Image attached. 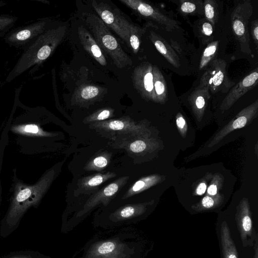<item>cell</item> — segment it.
Listing matches in <instances>:
<instances>
[{"mask_svg":"<svg viewBox=\"0 0 258 258\" xmlns=\"http://www.w3.org/2000/svg\"><path fill=\"white\" fill-rule=\"evenodd\" d=\"M148 251L137 229L123 226L100 231L73 258H144Z\"/></svg>","mask_w":258,"mask_h":258,"instance_id":"obj_1","label":"cell"},{"mask_svg":"<svg viewBox=\"0 0 258 258\" xmlns=\"http://www.w3.org/2000/svg\"><path fill=\"white\" fill-rule=\"evenodd\" d=\"M64 160L49 169L33 184L16 180L13 185V194L8 211L4 218L3 226L6 230L16 228L27 211L39 204L52 182L60 172Z\"/></svg>","mask_w":258,"mask_h":258,"instance_id":"obj_2","label":"cell"},{"mask_svg":"<svg viewBox=\"0 0 258 258\" xmlns=\"http://www.w3.org/2000/svg\"><path fill=\"white\" fill-rule=\"evenodd\" d=\"M67 29L66 25L48 26L42 34L25 45L17 62L8 74L6 82L13 81L27 71H29L30 74L37 71L62 42Z\"/></svg>","mask_w":258,"mask_h":258,"instance_id":"obj_3","label":"cell"},{"mask_svg":"<svg viewBox=\"0 0 258 258\" xmlns=\"http://www.w3.org/2000/svg\"><path fill=\"white\" fill-rule=\"evenodd\" d=\"M81 18L100 48L107 53L118 68L122 69L132 64V60L128 55L122 49L110 29L98 16L85 13L82 14Z\"/></svg>","mask_w":258,"mask_h":258,"instance_id":"obj_4","label":"cell"},{"mask_svg":"<svg viewBox=\"0 0 258 258\" xmlns=\"http://www.w3.org/2000/svg\"><path fill=\"white\" fill-rule=\"evenodd\" d=\"M154 200L129 203L112 210L102 211L94 217L93 226L99 230H107L126 226L143 219Z\"/></svg>","mask_w":258,"mask_h":258,"instance_id":"obj_5","label":"cell"},{"mask_svg":"<svg viewBox=\"0 0 258 258\" xmlns=\"http://www.w3.org/2000/svg\"><path fill=\"white\" fill-rule=\"evenodd\" d=\"M233 224H228L231 236L241 250L251 247L257 239V224H254L248 200L241 199L236 207Z\"/></svg>","mask_w":258,"mask_h":258,"instance_id":"obj_6","label":"cell"},{"mask_svg":"<svg viewBox=\"0 0 258 258\" xmlns=\"http://www.w3.org/2000/svg\"><path fill=\"white\" fill-rule=\"evenodd\" d=\"M89 126L103 135H113L111 139L120 135L149 138L152 134L151 130L144 121L136 122L128 116L92 123Z\"/></svg>","mask_w":258,"mask_h":258,"instance_id":"obj_7","label":"cell"},{"mask_svg":"<svg viewBox=\"0 0 258 258\" xmlns=\"http://www.w3.org/2000/svg\"><path fill=\"white\" fill-rule=\"evenodd\" d=\"M252 12L251 3L246 0L238 4L231 15V26L234 36L240 43L241 51L247 54H251L248 23Z\"/></svg>","mask_w":258,"mask_h":258,"instance_id":"obj_8","label":"cell"},{"mask_svg":"<svg viewBox=\"0 0 258 258\" xmlns=\"http://www.w3.org/2000/svg\"><path fill=\"white\" fill-rule=\"evenodd\" d=\"M200 85L207 87L212 93L226 92L235 83L228 77L226 62L221 58L213 60L200 79Z\"/></svg>","mask_w":258,"mask_h":258,"instance_id":"obj_9","label":"cell"},{"mask_svg":"<svg viewBox=\"0 0 258 258\" xmlns=\"http://www.w3.org/2000/svg\"><path fill=\"white\" fill-rule=\"evenodd\" d=\"M50 22L49 19L44 18L32 23L13 28L4 37V40L11 47L22 49L45 31Z\"/></svg>","mask_w":258,"mask_h":258,"instance_id":"obj_10","label":"cell"},{"mask_svg":"<svg viewBox=\"0 0 258 258\" xmlns=\"http://www.w3.org/2000/svg\"><path fill=\"white\" fill-rule=\"evenodd\" d=\"M113 148L124 149L129 154L143 155L155 151L160 147L156 139L145 138L131 135H117L111 139Z\"/></svg>","mask_w":258,"mask_h":258,"instance_id":"obj_11","label":"cell"},{"mask_svg":"<svg viewBox=\"0 0 258 258\" xmlns=\"http://www.w3.org/2000/svg\"><path fill=\"white\" fill-rule=\"evenodd\" d=\"M136 14L154 21L167 31H172L178 27L176 21L169 18L157 8L141 0H120Z\"/></svg>","mask_w":258,"mask_h":258,"instance_id":"obj_12","label":"cell"},{"mask_svg":"<svg viewBox=\"0 0 258 258\" xmlns=\"http://www.w3.org/2000/svg\"><path fill=\"white\" fill-rule=\"evenodd\" d=\"M133 81L135 88L143 98L157 103L151 63L144 62L137 66L133 71Z\"/></svg>","mask_w":258,"mask_h":258,"instance_id":"obj_13","label":"cell"},{"mask_svg":"<svg viewBox=\"0 0 258 258\" xmlns=\"http://www.w3.org/2000/svg\"><path fill=\"white\" fill-rule=\"evenodd\" d=\"M258 100L242 109L230 121L218 132L209 142L208 147L218 144L224 137L235 130L242 128L257 116Z\"/></svg>","mask_w":258,"mask_h":258,"instance_id":"obj_14","label":"cell"},{"mask_svg":"<svg viewBox=\"0 0 258 258\" xmlns=\"http://www.w3.org/2000/svg\"><path fill=\"white\" fill-rule=\"evenodd\" d=\"M258 84V69L256 68L233 86L223 100L220 110L229 109L240 97L253 89Z\"/></svg>","mask_w":258,"mask_h":258,"instance_id":"obj_15","label":"cell"},{"mask_svg":"<svg viewBox=\"0 0 258 258\" xmlns=\"http://www.w3.org/2000/svg\"><path fill=\"white\" fill-rule=\"evenodd\" d=\"M92 6L104 23L127 44L126 38L120 24V14L103 2L93 1Z\"/></svg>","mask_w":258,"mask_h":258,"instance_id":"obj_16","label":"cell"},{"mask_svg":"<svg viewBox=\"0 0 258 258\" xmlns=\"http://www.w3.org/2000/svg\"><path fill=\"white\" fill-rule=\"evenodd\" d=\"M116 176V174L115 172L107 171L81 178L78 179L75 194L91 196L98 190V187L101 184Z\"/></svg>","mask_w":258,"mask_h":258,"instance_id":"obj_17","label":"cell"},{"mask_svg":"<svg viewBox=\"0 0 258 258\" xmlns=\"http://www.w3.org/2000/svg\"><path fill=\"white\" fill-rule=\"evenodd\" d=\"M217 234L221 258H241L232 238L227 221L223 220L217 224Z\"/></svg>","mask_w":258,"mask_h":258,"instance_id":"obj_18","label":"cell"},{"mask_svg":"<svg viewBox=\"0 0 258 258\" xmlns=\"http://www.w3.org/2000/svg\"><path fill=\"white\" fill-rule=\"evenodd\" d=\"M210 98V94L209 89L200 84L189 96L188 100L190 106L198 121H200L202 120Z\"/></svg>","mask_w":258,"mask_h":258,"instance_id":"obj_19","label":"cell"},{"mask_svg":"<svg viewBox=\"0 0 258 258\" xmlns=\"http://www.w3.org/2000/svg\"><path fill=\"white\" fill-rule=\"evenodd\" d=\"M80 41L85 50L100 64L105 66L107 61L104 55L93 35L84 26L78 28Z\"/></svg>","mask_w":258,"mask_h":258,"instance_id":"obj_20","label":"cell"},{"mask_svg":"<svg viewBox=\"0 0 258 258\" xmlns=\"http://www.w3.org/2000/svg\"><path fill=\"white\" fill-rule=\"evenodd\" d=\"M103 93V88L96 85L84 84L74 92L72 103L80 106H87L96 101Z\"/></svg>","mask_w":258,"mask_h":258,"instance_id":"obj_21","label":"cell"},{"mask_svg":"<svg viewBox=\"0 0 258 258\" xmlns=\"http://www.w3.org/2000/svg\"><path fill=\"white\" fill-rule=\"evenodd\" d=\"M120 23L126 38L127 45L134 53H137L140 49L141 37L145 32V29L131 23L121 15H120Z\"/></svg>","mask_w":258,"mask_h":258,"instance_id":"obj_22","label":"cell"},{"mask_svg":"<svg viewBox=\"0 0 258 258\" xmlns=\"http://www.w3.org/2000/svg\"><path fill=\"white\" fill-rule=\"evenodd\" d=\"M149 38L156 49L171 64L177 69L179 68L180 64L179 57L166 40L153 31L150 33Z\"/></svg>","mask_w":258,"mask_h":258,"instance_id":"obj_23","label":"cell"},{"mask_svg":"<svg viewBox=\"0 0 258 258\" xmlns=\"http://www.w3.org/2000/svg\"><path fill=\"white\" fill-rule=\"evenodd\" d=\"M163 180L162 176L154 174L143 177L134 182L121 198L125 200L158 184Z\"/></svg>","mask_w":258,"mask_h":258,"instance_id":"obj_24","label":"cell"},{"mask_svg":"<svg viewBox=\"0 0 258 258\" xmlns=\"http://www.w3.org/2000/svg\"><path fill=\"white\" fill-rule=\"evenodd\" d=\"M153 86L157 103L164 104L167 100L168 90L165 79L159 68L153 66Z\"/></svg>","mask_w":258,"mask_h":258,"instance_id":"obj_25","label":"cell"},{"mask_svg":"<svg viewBox=\"0 0 258 258\" xmlns=\"http://www.w3.org/2000/svg\"><path fill=\"white\" fill-rule=\"evenodd\" d=\"M12 131L17 134L29 137H51L56 135L42 130L35 123H25L13 125Z\"/></svg>","mask_w":258,"mask_h":258,"instance_id":"obj_26","label":"cell"},{"mask_svg":"<svg viewBox=\"0 0 258 258\" xmlns=\"http://www.w3.org/2000/svg\"><path fill=\"white\" fill-rule=\"evenodd\" d=\"M112 154L107 151L98 152L86 164L84 169L87 171H100L110 163Z\"/></svg>","mask_w":258,"mask_h":258,"instance_id":"obj_27","label":"cell"},{"mask_svg":"<svg viewBox=\"0 0 258 258\" xmlns=\"http://www.w3.org/2000/svg\"><path fill=\"white\" fill-rule=\"evenodd\" d=\"M223 199V196L220 194L215 196L206 195L199 203L192 205L191 209L197 212L213 210L221 205Z\"/></svg>","mask_w":258,"mask_h":258,"instance_id":"obj_28","label":"cell"},{"mask_svg":"<svg viewBox=\"0 0 258 258\" xmlns=\"http://www.w3.org/2000/svg\"><path fill=\"white\" fill-rule=\"evenodd\" d=\"M179 11L185 15L204 13L203 2L201 0L180 1Z\"/></svg>","mask_w":258,"mask_h":258,"instance_id":"obj_29","label":"cell"},{"mask_svg":"<svg viewBox=\"0 0 258 258\" xmlns=\"http://www.w3.org/2000/svg\"><path fill=\"white\" fill-rule=\"evenodd\" d=\"M219 46L218 40L213 41L208 44L204 49L199 64L200 70L206 68L216 57Z\"/></svg>","mask_w":258,"mask_h":258,"instance_id":"obj_30","label":"cell"},{"mask_svg":"<svg viewBox=\"0 0 258 258\" xmlns=\"http://www.w3.org/2000/svg\"><path fill=\"white\" fill-rule=\"evenodd\" d=\"M203 10L206 20L213 26L215 25L219 18L218 4L214 0H205L203 2Z\"/></svg>","mask_w":258,"mask_h":258,"instance_id":"obj_31","label":"cell"},{"mask_svg":"<svg viewBox=\"0 0 258 258\" xmlns=\"http://www.w3.org/2000/svg\"><path fill=\"white\" fill-rule=\"evenodd\" d=\"M114 109L106 107L101 108L86 117L83 120L85 123H92L108 120L114 115Z\"/></svg>","mask_w":258,"mask_h":258,"instance_id":"obj_32","label":"cell"},{"mask_svg":"<svg viewBox=\"0 0 258 258\" xmlns=\"http://www.w3.org/2000/svg\"><path fill=\"white\" fill-rule=\"evenodd\" d=\"M17 16L10 14L0 15V38L4 37L18 21Z\"/></svg>","mask_w":258,"mask_h":258,"instance_id":"obj_33","label":"cell"},{"mask_svg":"<svg viewBox=\"0 0 258 258\" xmlns=\"http://www.w3.org/2000/svg\"><path fill=\"white\" fill-rule=\"evenodd\" d=\"M223 181L222 175L218 173L214 174L207 188L206 195L215 196L219 194V190L222 186Z\"/></svg>","mask_w":258,"mask_h":258,"instance_id":"obj_34","label":"cell"},{"mask_svg":"<svg viewBox=\"0 0 258 258\" xmlns=\"http://www.w3.org/2000/svg\"><path fill=\"white\" fill-rule=\"evenodd\" d=\"M213 175L207 173L197 184L193 192L194 196H202L205 192L207 188L208 181L212 179Z\"/></svg>","mask_w":258,"mask_h":258,"instance_id":"obj_35","label":"cell"},{"mask_svg":"<svg viewBox=\"0 0 258 258\" xmlns=\"http://www.w3.org/2000/svg\"><path fill=\"white\" fill-rule=\"evenodd\" d=\"M176 124L180 135L185 138L187 131V125L185 118L180 112L176 114Z\"/></svg>","mask_w":258,"mask_h":258,"instance_id":"obj_36","label":"cell"},{"mask_svg":"<svg viewBox=\"0 0 258 258\" xmlns=\"http://www.w3.org/2000/svg\"><path fill=\"white\" fill-rule=\"evenodd\" d=\"M200 31L204 39L209 38L213 33V26L208 21L204 22Z\"/></svg>","mask_w":258,"mask_h":258,"instance_id":"obj_37","label":"cell"},{"mask_svg":"<svg viewBox=\"0 0 258 258\" xmlns=\"http://www.w3.org/2000/svg\"><path fill=\"white\" fill-rule=\"evenodd\" d=\"M251 33L253 40L257 48L258 46V20L256 19L251 22Z\"/></svg>","mask_w":258,"mask_h":258,"instance_id":"obj_38","label":"cell"},{"mask_svg":"<svg viewBox=\"0 0 258 258\" xmlns=\"http://www.w3.org/2000/svg\"><path fill=\"white\" fill-rule=\"evenodd\" d=\"M170 42V45L173 50L175 51H176L178 53L181 54V50L179 45L177 44V43L173 40H171Z\"/></svg>","mask_w":258,"mask_h":258,"instance_id":"obj_39","label":"cell"},{"mask_svg":"<svg viewBox=\"0 0 258 258\" xmlns=\"http://www.w3.org/2000/svg\"><path fill=\"white\" fill-rule=\"evenodd\" d=\"M254 257L253 258H257V240L255 241L254 245Z\"/></svg>","mask_w":258,"mask_h":258,"instance_id":"obj_40","label":"cell"},{"mask_svg":"<svg viewBox=\"0 0 258 258\" xmlns=\"http://www.w3.org/2000/svg\"><path fill=\"white\" fill-rule=\"evenodd\" d=\"M11 258H32L30 256L28 255H19V256H14Z\"/></svg>","mask_w":258,"mask_h":258,"instance_id":"obj_41","label":"cell"},{"mask_svg":"<svg viewBox=\"0 0 258 258\" xmlns=\"http://www.w3.org/2000/svg\"><path fill=\"white\" fill-rule=\"evenodd\" d=\"M7 3L6 2L3 0H0V8L6 5Z\"/></svg>","mask_w":258,"mask_h":258,"instance_id":"obj_42","label":"cell"},{"mask_svg":"<svg viewBox=\"0 0 258 258\" xmlns=\"http://www.w3.org/2000/svg\"><path fill=\"white\" fill-rule=\"evenodd\" d=\"M0 94H1V92H0Z\"/></svg>","mask_w":258,"mask_h":258,"instance_id":"obj_43","label":"cell"}]
</instances>
